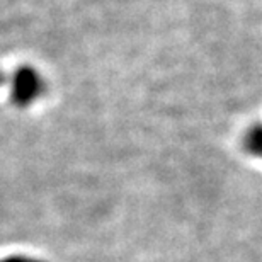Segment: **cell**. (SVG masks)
<instances>
[{"instance_id":"obj_3","label":"cell","mask_w":262,"mask_h":262,"mask_svg":"<svg viewBox=\"0 0 262 262\" xmlns=\"http://www.w3.org/2000/svg\"><path fill=\"white\" fill-rule=\"evenodd\" d=\"M0 80H2V75H0Z\"/></svg>"},{"instance_id":"obj_1","label":"cell","mask_w":262,"mask_h":262,"mask_svg":"<svg viewBox=\"0 0 262 262\" xmlns=\"http://www.w3.org/2000/svg\"><path fill=\"white\" fill-rule=\"evenodd\" d=\"M41 89V78L34 68L31 67H20L17 72L14 73L12 80V101L17 106H28L39 96Z\"/></svg>"},{"instance_id":"obj_2","label":"cell","mask_w":262,"mask_h":262,"mask_svg":"<svg viewBox=\"0 0 262 262\" xmlns=\"http://www.w3.org/2000/svg\"><path fill=\"white\" fill-rule=\"evenodd\" d=\"M2 262H39V260H33V259H26V257H9Z\"/></svg>"}]
</instances>
